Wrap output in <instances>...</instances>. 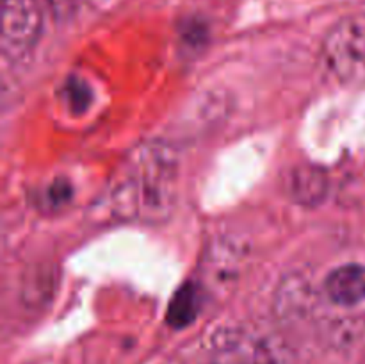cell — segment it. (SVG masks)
I'll return each instance as SVG.
<instances>
[{
    "mask_svg": "<svg viewBox=\"0 0 365 364\" xmlns=\"http://www.w3.org/2000/svg\"><path fill=\"white\" fill-rule=\"evenodd\" d=\"M178 161L171 146L153 141L139 146L128 157L114 182V213L125 218L160 221L171 213L177 200Z\"/></svg>",
    "mask_w": 365,
    "mask_h": 364,
    "instance_id": "1",
    "label": "cell"
},
{
    "mask_svg": "<svg viewBox=\"0 0 365 364\" xmlns=\"http://www.w3.org/2000/svg\"><path fill=\"white\" fill-rule=\"evenodd\" d=\"M210 352L214 364H296L294 352L280 335L246 325L220 328Z\"/></svg>",
    "mask_w": 365,
    "mask_h": 364,
    "instance_id": "2",
    "label": "cell"
},
{
    "mask_svg": "<svg viewBox=\"0 0 365 364\" xmlns=\"http://www.w3.org/2000/svg\"><path fill=\"white\" fill-rule=\"evenodd\" d=\"M323 66L342 84L365 82V13L342 18L323 43Z\"/></svg>",
    "mask_w": 365,
    "mask_h": 364,
    "instance_id": "3",
    "label": "cell"
},
{
    "mask_svg": "<svg viewBox=\"0 0 365 364\" xmlns=\"http://www.w3.org/2000/svg\"><path fill=\"white\" fill-rule=\"evenodd\" d=\"M41 7L38 0H2L0 49L6 59H24L41 34Z\"/></svg>",
    "mask_w": 365,
    "mask_h": 364,
    "instance_id": "4",
    "label": "cell"
},
{
    "mask_svg": "<svg viewBox=\"0 0 365 364\" xmlns=\"http://www.w3.org/2000/svg\"><path fill=\"white\" fill-rule=\"evenodd\" d=\"M324 296L337 307H356L365 300V266L348 263L335 268L324 282Z\"/></svg>",
    "mask_w": 365,
    "mask_h": 364,
    "instance_id": "5",
    "label": "cell"
},
{
    "mask_svg": "<svg viewBox=\"0 0 365 364\" xmlns=\"http://www.w3.org/2000/svg\"><path fill=\"white\" fill-rule=\"evenodd\" d=\"M200 309H202V288L187 282L175 293L168 309V321L175 328L187 327L196 320Z\"/></svg>",
    "mask_w": 365,
    "mask_h": 364,
    "instance_id": "6",
    "label": "cell"
},
{
    "mask_svg": "<svg viewBox=\"0 0 365 364\" xmlns=\"http://www.w3.org/2000/svg\"><path fill=\"white\" fill-rule=\"evenodd\" d=\"M291 186L296 200L305 203V206L319 203L328 191L327 177H324L323 171L316 170V168H307V170L296 171Z\"/></svg>",
    "mask_w": 365,
    "mask_h": 364,
    "instance_id": "7",
    "label": "cell"
},
{
    "mask_svg": "<svg viewBox=\"0 0 365 364\" xmlns=\"http://www.w3.org/2000/svg\"><path fill=\"white\" fill-rule=\"evenodd\" d=\"M48 4L52 6L53 13H56L57 16L64 18L73 11L75 0H48Z\"/></svg>",
    "mask_w": 365,
    "mask_h": 364,
    "instance_id": "8",
    "label": "cell"
}]
</instances>
